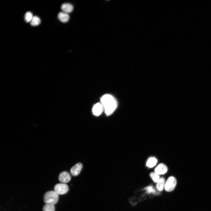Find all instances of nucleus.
Segmentation results:
<instances>
[{"instance_id":"obj_1","label":"nucleus","mask_w":211,"mask_h":211,"mask_svg":"<svg viewBox=\"0 0 211 211\" xmlns=\"http://www.w3.org/2000/svg\"><path fill=\"white\" fill-rule=\"evenodd\" d=\"M105 113L107 116L112 115L117 107V102L112 96L109 94L103 95L101 99Z\"/></svg>"},{"instance_id":"obj_2","label":"nucleus","mask_w":211,"mask_h":211,"mask_svg":"<svg viewBox=\"0 0 211 211\" xmlns=\"http://www.w3.org/2000/svg\"><path fill=\"white\" fill-rule=\"evenodd\" d=\"M59 195L54 191L46 192L44 196V201L46 204L55 205L58 201Z\"/></svg>"},{"instance_id":"obj_3","label":"nucleus","mask_w":211,"mask_h":211,"mask_svg":"<svg viewBox=\"0 0 211 211\" xmlns=\"http://www.w3.org/2000/svg\"><path fill=\"white\" fill-rule=\"evenodd\" d=\"M177 185V180L175 178L171 176L167 180L165 185V189L167 192H171L173 191Z\"/></svg>"},{"instance_id":"obj_4","label":"nucleus","mask_w":211,"mask_h":211,"mask_svg":"<svg viewBox=\"0 0 211 211\" xmlns=\"http://www.w3.org/2000/svg\"><path fill=\"white\" fill-rule=\"evenodd\" d=\"M68 191V186L66 184H58L56 185L54 187V191L59 195H64L66 194Z\"/></svg>"},{"instance_id":"obj_5","label":"nucleus","mask_w":211,"mask_h":211,"mask_svg":"<svg viewBox=\"0 0 211 211\" xmlns=\"http://www.w3.org/2000/svg\"><path fill=\"white\" fill-rule=\"evenodd\" d=\"M59 180L62 183L66 184L69 183L71 180V176L67 171H63L59 175Z\"/></svg>"},{"instance_id":"obj_6","label":"nucleus","mask_w":211,"mask_h":211,"mask_svg":"<svg viewBox=\"0 0 211 211\" xmlns=\"http://www.w3.org/2000/svg\"><path fill=\"white\" fill-rule=\"evenodd\" d=\"M104 110L103 106L101 103H97L94 106L92 109L93 115L96 116H99Z\"/></svg>"},{"instance_id":"obj_7","label":"nucleus","mask_w":211,"mask_h":211,"mask_svg":"<svg viewBox=\"0 0 211 211\" xmlns=\"http://www.w3.org/2000/svg\"><path fill=\"white\" fill-rule=\"evenodd\" d=\"M83 168L82 164L81 163L77 164L70 170V172L74 176H76L80 173Z\"/></svg>"},{"instance_id":"obj_8","label":"nucleus","mask_w":211,"mask_h":211,"mask_svg":"<svg viewBox=\"0 0 211 211\" xmlns=\"http://www.w3.org/2000/svg\"><path fill=\"white\" fill-rule=\"evenodd\" d=\"M168 170L167 166L164 164H159L155 169V172L159 175L163 174L166 173Z\"/></svg>"},{"instance_id":"obj_9","label":"nucleus","mask_w":211,"mask_h":211,"mask_svg":"<svg viewBox=\"0 0 211 211\" xmlns=\"http://www.w3.org/2000/svg\"><path fill=\"white\" fill-rule=\"evenodd\" d=\"M61 8L63 12L68 14L72 12L74 9V7L71 4L68 3L62 4Z\"/></svg>"},{"instance_id":"obj_10","label":"nucleus","mask_w":211,"mask_h":211,"mask_svg":"<svg viewBox=\"0 0 211 211\" xmlns=\"http://www.w3.org/2000/svg\"><path fill=\"white\" fill-rule=\"evenodd\" d=\"M59 20L63 23H66L68 22L69 19V16L68 14L63 12H60L58 16Z\"/></svg>"},{"instance_id":"obj_11","label":"nucleus","mask_w":211,"mask_h":211,"mask_svg":"<svg viewBox=\"0 0 211 211\" xmlns=\"http://www.w3.org/2000/svg\"><path fill=\"white\" fill-rule=\"evenodd\" d=\"M165 184V180L163 178H161L157 183L156 188L159 191H162L164 189Z\"/></svg>"},{"instance_id":"obj_12","label":"nucleus","mask_w":211,"mask_h":211,"mask_svg":"<svg viewBox=\"0 0 211 211\" xmlns=\"http://www.w3.org/2000/svg\"><path fill=\"white\" fill-rule=\"evenodd\" d=\"M157 163V160L155 158H150L146 163V166L152 168L155 166Z\"/></svg>"},{"instance_id":"obj_13","label":"nucleus","mask_w":211,"mask_h":211,"mask_svg":"<svg viewBox=\"0 0 211 211\" xmlns=\"http://www.w3.org/2000/svg\"><path fill=\"white\" fill-rule=\"evenodd\" d=\"M40 19L37 16H34L30 22L31 25L33 26L39 25L41 23Z\"/></svg>"},{"instance_id":"obj_14","label":"nucleus","mask_w":211,"mask_h":211,"mask_svg":"<svg viewBox=\"0 0 211 211\" xmlns=\"http://www.w3.org/2000/svg\"><path fill=\"white\" fill-rule=\"evenodd\" d=\"M43 211H55V205L52 204H46L43 207Z\"/></svg>"},{"instance_id":"obj_15","label":"nucleus","mask_w":211,"mask_h":211,"mask_svg":"<svg viewBox=\"0 0 211 211\" xmlns=\"http://www.w3.org/2000/svg\"><path fill=\"white\" fill-rule=\"evenodd\" d=\"M150 176L151 179L155 183H157L160 179L159 175L155 172L151 173Z\"/></svg>"},{"instance_id":"obj_16","label":"nucleus","mask_w":211,"mask_h":211,"mask_svg":"<svg viewBox=\"0 0 211 211\" xmlns=\"http://www.w3.org/2000/svg\"><path fill=\"white\" fill-rule=\"evenodd\" d=\"M33 17L32 13L31 12H28L25 14L24 16L25 20L27 23L31 22Z\"/></svg>"},{"instance_id":"obj_17","label":"nucleus","mask_w":211,"mask_h":211,"mask_svg":"<svg viewBox=\"0 0 211 211\" xmlns=\"http://www.w3.org/2000/svg\"><path fill=\"white\" fill-rule=\"evenodd\" d=\"M144 190H146V192L148 194H154L155 192V189L151 186H150L145 188Z\"/></svg>"}]
</instances>
